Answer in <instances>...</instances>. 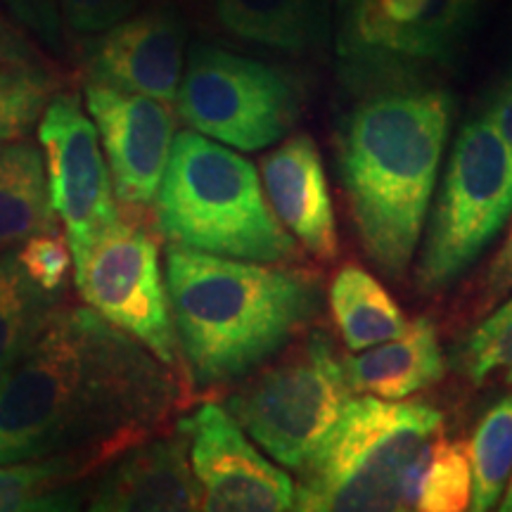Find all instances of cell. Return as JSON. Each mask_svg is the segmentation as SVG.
I'll return each mask as SVG.
<instances>
[{
  "label": "cell",
  "mask_w": 512,
  "mask_h": 512,
  "mask_svg": "<svg viewBox=\"0 0 512 512\" xmlns=\"http://www.w3.org/2000/svg\"><path fill=\"white\" fill-rule=\"evenodd\" d=\"M88 48V81L174 102L185 67L188 29L174 8L133 12L95 34Z\"/></svg>",
  "instance_id": "obj_14"
},
{
  "label": "cell",
  "mask_w": 512,
  "mask_h": 512,
  "mask_svg": "<svg viewBox=\"0 0 512 512\" xmlns=\"http://www.w3.org/2000/svg\"><path fill=\"white\" fill-rule=\"evenodd\" d=\"M261 181L275 219L287 233L316 259H337L335 209L316 140L306 133L283 140V145L261 159Z\"/></svg>",
  "instance_id": "obj_16"
},
{
  "label": "cell",
  "mask_w": 512,
  "mask_h": 512,
  "mask_svg": "<svg viewBox=\"0 0 512 512\" xmlns=\"http://www.w3.org/2000/svg\"><path fill=\"white\" fill-rule=\"evenodd\" d=\"M192 131L233 150L280 143L302 117V88L283 69L216 46H192L176 93Z\"/></svg>",
  "instance_id": "obj_8"
},
{
  "label": "cell",
  "mask_w": 512,
  "mask_h": 512,
  "mask_svg": "<svg viewBox=\"0 0 512 512\" xmlns=\"http://www.w3.org/2000/svg\"><path fill=\"white\" fill-rule=\"evenodd\" d=\"M451 366L477 387L494 377L512 384V297L460 339Z\"/></svg>",
  "instance_id": "obj_25"
},
{
  "label": "cell",
  "mask_w": 512,
  "mask_h": 512,
  "mask_svg": "<svg viewBox=\"0 0 512 512\" xmlns=\"http://www.w3.org/2000/svg\"><path fill=\"white\" fill-rule=\"evenodd\" d=\"M472 467L467 448L456 441H437L420 484L418 510L460 512L470 510Z\"/></svg>",
  "instance_id": "obj_26"
},
{
  "label": "cell",
  "mask_w": 512,
  "mask_h": 512,
  "mask_svg": "<svg viewBox=\"0 0 512 512\" xmlns=\"http://www.w3.org/2000/svg\"><path fill=\"white\" fill-rule=\"evenodd\" d=\"M467 458L472 467L470 510H491L512 477V394L498 399L482 415L467 446Z\"/></svg>",
  "instance_id": "obj_24"
},
{
  "label": "cell",
  "mask_w": 512,
  "mask_h": 512,
  "mask_svg": "<svg viewBox=\"0 0 512 512\" xmlns=\"http://www.w3.org/2000/svg\"><path fill=\"white\" fill-rule=\"evenodd\" d=\"M60 292L38 287L19 266L15 247L0 254V377L15 366L41 335Z\"/></svg>",
  "instance_id": "obj_21"
},
{
  "label": "cell",
  "mask_w": 512,
  "mask_h": 512,
  "mask_svg": "<svg viewBox=\"0 0 512 512\" xmlns=\"http://www.w3.org/2000/svg\"><path fill=\"white\" fill-rule=\"evenodd\" d=\"M157 228L174 245L226 259L285 264L297 240L275 219L254 164L197 131L176 133L155 197Z\"/></svg>",
  "instance_id": "obj_5"
},
{
  "label": "cell",
  "mask_w": 512,
  "mask_h": 512,
  "mask_svg": "<svg viewBox=\"0 0 512 512\" xmlns=\"http://www.w3.org/2000/svg\"><path fill=\"white\" fill-rule=\"evenodd\" d=\"M57 228L43 150L27 138L0 145V249Z\"/></svg>",
  "instance_id": "obj_19"
},
{
  "label": "cell",
  "mask_w": 512,
  "mask_h": 512,
  "mask_svg": "<svg viewBox=\"0 0 512 512\" xmlns=\"http://www.w3.org/2000/svg\"><path fill=\"white\" fill-rule=\"evenodd\" d=\"M330 309L349 351H363L394 339L406 330L408 320L366 268L342 266L330 285Z\"/></svg>",
  "instance_id": "obj_20"
},
{
  "label": "cell",
  "mask_w": 512,
  "mask_h": 512,
  "mask_svg": "<svg viewBox=\"0 0 512 512\" xmlns=\"http://www.w3.org/2000/svg\"><path fill=\"white\" fill-rule=\"evenodd\" d=\"M86 477L64 458H34L0 465V512L76 510L83 494L72 484Z\"/></svg>",
  "instance_id": "obj_22"
},
{
  "label": "cell",
  "mask_w": 512,
  "mask_h": 512,
  "mask_svg": "<svg viewBox=\"0 0 512 512\" xmlns=\"http://www.w3.org/2000/svg\"><path fill=\"white\" fill-rule=\"evenodd\" d=\"M456 117L451 91L408 86L356 98L335 140L337 174L363 252L401 280L418 252Z\"/></svg>",
  "instance_id": "obj_2"
},
{
  "label": "cell",
  "mask_w": 512,
  "mask_h": 512,
  "mask_svg": "<svg viewBox=\"0 0 512 512\" xmlns=\"http://www.w3.org/2000/svg\"><path fill=\"white\" fill-rule=\"evenodd\" d=\"M15 252L19 266L38 287L48 292H62L74 261L72 249L67 245V238L60 235V230L38 233L15 247Z\"/></svg>",
  "instance_id": "obj_27"
},
{
  "label": "cell",
  "mask_w": 512,
  "mask_h": 512,
  "mask_svg": "<svg viewBox=\"0 0 512 512\" xmlns=\"http://www.w3.org/2000/svg\"><path fill=\"white\" fill-rule=\"evenodd\" d=\"M349 387L358 394L403 401L444 377L446 361L432 318H415L394 339L342 361Z\"/></svg>",
  "instance_id": "obj_17"
},
{
  "label": "cell",
  "mask_w": 512,
  "mask_h": 512,
  "mask_svg": "<svg viewBox=\"0 0 512 512\" xmlns=\"http://www.w3.org/2000/svg\"><path fill=\"white\" fill-rule=\"evenodd\" d=\"M441 413L422 401L349 399L297 467L294 510H418L420 484L439 441Z\"/></svg>",
  "instance_id": "obj_4"
},
{
  "label": "cell",
  "mask_w": 512,
  "mask_h": 512,
  "mask_svg": "<svg viewBox=\"0 0 512 512\" xmlns=\"http://www.w3.org/2000/svg\"><path fill=\"white\" fill-rule=\"evenodd\" d=\"M178 370L91 306L60 304L0 377V465L64 458L83 475L159 437L183 406Z\"/></svg>",
  "instance_id": "obj_1"
},
{
  "label": "cell",
  "mask_w": 512,
  "mask_h": 512,
  "mask_svg": "<svg viewBox=\"0 0 512 512\" xmlns=\"http://www.w3.org/2000/svg\"><path fill=\"white\" fill-rule=\"evenodd\" d=\"M55 91V76L31 50L0 55V145L27 138Z\"/></svg>",
  "instance_id": "obj_23"
},
{
  "label": "cell",
  "mask_w": 512,
  "mask_h": 512,
  "mask_svg": "<svg viewBox=\"0 0 512 512\" xmlns=\"http://www.w3.org/2000/svg\"><path fill=\"white\" fill-rule=\"evenodd\" d=\"M188 441L192 472L202 486V510L285 512L294 510V482L271 465L247 439L226 408L207 401L178 420Z\"/></svg>",
  "instance_id": "obj_12"
},
{
  "label": "cell",
  "mask_w": 512,
  "mask_h": 512,
  "mask_svg": "<svg viewBox=\"0 0 512 512\" xmlns=\"http://www.w3.org/2000/svg\"><path fill=\"white\" fill-rule=\"evenodd\" d=\"M8 15L48 50L64 55V22L57 0H0Z\"/></svg>",
  "instance_id": "obj_29"
},
{
  "label": "cell",
  "mask_w": 512,
  "mask_h": 512,
  "mask_svg": "<svg viewBox=\"0 0 512 512\" xmlns=\"http://www.w3.org/2000/svg\"><path fill=\"white\" fill-rule=\"evenodd\" d=\"M216 17L242 41L306 55L328 38L330 0H216Z\"/></svg>",
  "instance_id": "obj_18"
},
{
  "label": "cell",
  "mask_w": 512,
  "mask_h": 512,
  "mask_svg": "<svg viewBox=\"0 0 512 512\" xmlns=\"http://www.w3.org/2000/svg\"><path fill=\"white\" fill-rule=\"evenodd\" d=\"M74 280L86 306L143 342L166 366H183L159 247L143 226L119 216L74 264Z\"/></svg>",
  "instance_id": "obj_10"
},
{
  "label": "cell",
  "mask_w": 512,
  "mask_h": 512,
  "mask_svg": "<svg viewBox=\"0 0 512 512\" xmlns=\"http://www.w3.org/2000/svg\"><path fill=\"white\" fill-rule=\"evenodd\" d=\"M484 0H335L337 79L351 98L432 86L456 67Z\"/></svg>",
  "instance_id": "obj_6"
},
{
  "label": "cell",
  "mask_w": 512,
  "mask_h": 512,
  "mask_svg": "<svg viewBox=\"0 0 512 512\" xmlns=\"http://www.w3.org/2000/svg\"><path fill=\"white\" fill-rule=\"evenodd\" d=\"M482 114L489 119V124L496 128L498 136L505 140V145L512 152V67L496 83L494 91L486 95Z\"/></svg>",
  "instance_id": "obj_31"
},
{
  "label": "cell",
  "mask_w": 512,
  "mask_h": 512,
  "mask_svg": "<svg viewBox=\"0 0 512 512\" xmlns=\"http://www.w3.org/2000/svg\"><path fill=\"white\" fill-rule=\"evenodd\" d=\"M354 394L335 344L316 330L278 366L249 377L226 411L280 465L297 470Z\"/></svg>",
  "instance_id": "obj_9"
},
{
  "label": "cell",
  "mask_w": 512,
  "mask_h": 512,
  "mask_svg": "<svg viewBox=\"0 0 512 512\" xmlns=\"http://www.w3.org/2000/svg\"><path fill=\"white\" fill-rule=\"evenodd\" d=\"M88 508L95 512L202 510V486L192 472L183 434L152 437L112 460L95 482Z\"/></svg>",
  "instance_id": "obj_15"
},
{
  "label": "cell",
  "mask_w": 512,
  "mask_h": 512,
  "mask_svg": "<svg viewBox=\"0 0 512 512\" xmlns=\"http://www.w3.org/2000/svg\"><path fill=\"white\" fill-rule=\"evenodd\" d=\"M498 503H501V505H498V508H501L503 512H512V477H510L508 486H505L503 501H498Z\"/></svg>",
  "instance_id": "obj_33"
},
{
  "label": "cell",
  "mask_w": 512,
  "mask_h": 512,
  "mask_svg": "<svg viewBox=\"0 0 512 512\" xmlns=\"http://www.w3.org/2000/svg\"><path fill=\"white\" fill-rule=\"evenodd\" d=\"M86 110L105 147L114 197L128 209L150 207L176 138L169 102L88 81Z\"/></svg>",
  "instance_id": "obj_13"
},
{
  "label": "cell",
  "mask_w": 512,
  "mask_h": 512,
  "mask_svg": "<svg viewBox=\"0 0 512 512\" xmlns=\"http://www.w3.org/2000/svg\"><path fill=\"white\" fill-rule=\"evenodd\" d=\"M512 292V226L505 235L503 247L498 249L489 268L484 273L482 294H479V313H489Z\"/></svg>",
  "instance_id": "obj_30"
},
{
  "label": "cell",
  "mask_w": 512,
  "mask_h": 512,
  "mask_svg": "<svg viewBox=\"0 0 512 512\" xmlns=\"http://www.w3.org/2000/svg\"><path fill=\"white\" fill-rule=\"evenodd\" d=\"M512 219V152L484 114L460 128L425 233L415 287L444 292Z\"/></svg>",
  "instance_id": "obj_7"
},
{
  "label": "cell",
  "mask_w": 512,
  "mask_h": 512,
  "mask_svg": "<svg viewBox=\"0 0 512 512\" xmlns=\"http://www.w3.org/2000/svg\"><path fill=\"white\" fill-rule=\"evenodd\" d=\"M164 280L181 361L200 389L252 375L309 328L323 306L311 273L174 242Z\"/></svg>",
  "instance_id": "obj_3"
},
{
  "label": "cell",
  "mask_w": 512,
  "mask_h": 512,
  "mask_svg": "<svg viewBox=\"0 0 512 512\" xmlns=\"http://www.w3.org/2000/svg\"><path fill=\"white\" fill-rule=\"evenodd\" d=\"M38 143L46 162L50 202L64 223L72 261L79 264L121 216L98 128L74 93H55L38 121Z\"/></svg>",
  "instance_id": "obj_11"
},
{
  "label": "cell",
  "mask_w": 512,
  "mask_h": 512,
  "mask_svg": "<svg viewBox=\"0 0 512 512\" xmlns=\"http://www.w3.org/2000/svg\"><path fill=\"white\" fill-rule=\"evenodd\" d=\"M17 50H29V48H24L22 43L12 36V31L0 24V53H17Z\"/></svg>",
  "instance_id": "obj_32"
},
{
  "label": "cell",
  "mask_w": 512,
  "mask_h": 512,
  "mask_svg": "<svg viewBox=\"0 0 512 512\" xmlns=\"http://www.w3.org/2000/svg\"><path fill=\"white\" fill-rule=\"evenodd\" d=\"M17 53H24V50H17ZM0 55H10V53H0Z\"/></svg>",
  "instance_id": "obj_34"
},
{
  "label": "cell",
  "mask_w": 512,
  "mask_h": 512,
  "mask_svg": "<svg viewBox=\"0 0 512 512\" xmlns=\"http://www.w3.org/2000/svg\"><path fill=\"white\" fill-rule=\"evenodd\" d=\"M143 0H57L62 22L76 34L95 36L138 10Z\"/></svg>",
  "instance_id": "obj_28"
}]
</instances>
